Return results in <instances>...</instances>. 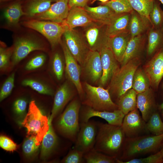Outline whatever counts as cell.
Returning a JSON list of instances; mask_svg holds the SVG:
<instances>
[{"label":"cell","instance_id":"cell-6","mask_svg":"<svg viewBox=\"0 0 163 163\" xmlns=\"http://www.w3.org/2000/svg\"><path fill=\"white\" fill-rule=\"evenodd\" d=\"M84 86L85 94L83 104L100 111H113L118 109L117 104L113 101L108 88L93 86L87 82L84 83Z\"/></svg>","mask_w":163,"mask_h":163},{"label":"cell","instance_id":"cell-18","mask_svg":"<svg viewBox=\"0 0 163 163\" xmlns=\"http://www.w3.org/2000/svg\"><path fill=\"white\" fill-rule=\"evenodd\" d=\"M81 67L92 82L99 81L103 72L99 52L90 50Z\"/></svg>","mask_w":163,"mask_h":163},{"label":"cell","instance_id":"cell-46","mask_svg":"<svg viewBox=\"0 0 163 163\" xmlns=\"http://www.w3.org/2000/svg\"><path fill=\"white\" fill-rule=\"evenodd\" d=\"M0 146L4 150L13 152L17 149V145L12 140L4 136L0 137Z\"/></svg>","mask_w":163,"mask_h":163},{"label":"cell","instance_id":"cell-34","mask_svg":"<svg viewBox=\"0 0 163 163\" xmlns=\"http://www.w3.org/2000/svg\"><path fill=\"white\" fill-rule=\"evenodd\" d=\"M146 122V131L154 135H159L163 133V122L160 115L156 111L152 114Z\"/></svg>","mask_w":163,"mask_h":163},{"label":"cell","instance_id":"cell-47","mask_svg":"<svg viewBox=\"0 0 163 163\" xmlns=\"http://www.w3.org/2000/svg\"><path fill=\"white\" fill-rule=\"evenodd\" d=\"M27 105V101L24 99L20 98L17 100L14 104L15 112L18 115H23L25 111Z\"/></svg>","mask_w":163,"mask_h":163},{"label":"cell","instance_id":"cell-15","mask_svg":"<svg viewBox=\"0 0 163 163\" xmlns=\"http://www.w3.org/2000/svg\"><path fill=\"white\" fill-rule=\"evenodd\" d=\"M146 123L136 108L125 115L121 127L126 137H132L146 131Z\"/></svg>","mask_w":163,"mask_h":163},{"label":"cell","instance_id":"cell-9","mask_svg":"<svg viewBox=\"0 0 163 163\" xmlns=\"http://www.w3.org/2000/svg\"><path fill=\"white\" fill-rule=\"evenodd\" d=\"M63 35L68 49L81 66L90 51L82 36L74 29H69Z\"/></svg>","mask_w":163,"mask_h":163},{"label":"cell","instance_id":"cell-30","mask_svg":"<svg viewBox=\"0 0 163 163\" xmlns=\"http://www.w3.org/2000/svg\"><path fill=\"white\" fill-rule=\"evenodd\" d=\"M150 86L149 80L144 70L137 69L133 76L132 88L138 94L149 88Z\"/></svg>","mask_w":163,"mask_h":163},{"label":"cell","instance_id":"cell-50","mask_svg":"<svg viewBox=\"0 0 163 163\" xmlns=\"http://www.w3.org/2000/svg\"><path fill=\"white\" fill-rule=\"evenodd\" d=\"M97 0L101 2V3H105L109 1V0H94V1H93V2Z\"/></svg>","mask_w":163,"mask_h":163},{"label":"cell","instance_id":"cell-42","mask_svg":"<svg viewBox=\"0 0 163 163\" xmlns=\"http://www.w3.org/2000/svg\"><path fill=\"white\" fill-rule=\"evenodd\" d=\"M84 153L75 148L71 150L62 162L65 163H82L85 161Z\"/></svg>","mask_w":163,"mask_h":163},{"label":"cell","instance_id":"cell-19","mask_svg":"<svg viewBox=\"0 0 163 163\" xmlns=\"http://www.w3.org/2000/svg\"><path fill=\"white\" fill-rule=\"evenodd\" d=\"M69 9L68 0H59L51 5L46 11L35 17L39 20L62 23L66 19Z\"/></svg>","mask_w":163,"mask_h":163},{"label":"cell","instance_id":"cell-33","mask_svg":"<svg viewBox=\"0 0 163 163\" xmlns=\"http://www.w3.org/2000/svg\"><path fill=\"white\" fill-rule=\"evenodd\" d=\"M155 0H128L133 10L147 18L150 21L149 14Z\"/></svg>","mask_w":163,"mask_h":163},{"label":"cell","instance_id":"cell-56","mask_svg":"<svg viewBox=\"0 0 163 163\" xmlns=\"http://www.w3.org/2000/svg\"><path fill=\"white\" fill-rule=\"evenodd\" d=\"M162 87H163V84Z\"/></svg>","mask_w":163,"mask_h":163},{"label":"cell","instance_id":"cell-54","mask_svg":"<svg viewBox=\"0 0 163 163\" xmlns=\"http://www.w3.org/2000/svg\"><path fill=\"white\" fill-rule=\"evenodd\" d=\"M162 110V115L163 116V109Z\"/></svg>","mask_w":163,"mask_h":163},{"label":"cell","instance_id":"cell-53","mask_svg":"<svg viewBox=\"0 0 163 163\" xmlns=\"http://www.w3.org/2000/svg\"><path fill=\"white\" fill-rule=\"evenodd\" d=\"M51 0L52 1H56V2L59 0Z\"/></svg>","mask_w":163,"mask_h":163},{"label":"cell","instance_id":"cell-14","mask_svg":"<svg viewBox=\"0 0 163 163\" xmlns=\"http://www.w3.org/2000/svg\"><path fill=\"white\" fill-rule=\"evenodd\" d=\"M102 68V74L99 80L100 86L106 85L120 68L118 62L109 46H104L99 52Z\"/></svg>","mask_w":163,"mask_h":163},{"label":"cell","instance_id":"cell-24","mask_svg":"<svg viewBox=\"0 0 163 163\" xmlns=\"http://www.w3.org/2000/svg\"><path fill=\"white\" fill-rule=\"evenodd\" d=\"M146 37L145 34L131 37L120 62L121 66L125 65L133 59L139 56L144 46Z\"/></svg>","mask_w":163,"mask_h":163},{"label":"cell","instance_id":"cell-12","mask_svg":"<svg viewBox=\"0 0 163 163\" xmlns=\"http://www.w3.org/2000/svg\"><path fill=\"white\" fill-rule=\"evenodd\" d=\"M150 85L157 89L163 78V46L152 56L143 69Z\"/></svg>","mask_w":163,"mask_h":163},{"label":"cell","instance_id":"cell-49","mask_svg":"<svg viewBox=\"0 0 163 163\" xmlns=\"http://www.w3.org/2000/svg\"><path fill=\"white\" fill-rule=\"evenodd\" d=\"M160 150L161 151L163 158V141H162V143L161 145L160 148Z\"/></svg>","mask_w":163,"mask_h":163},{"label":"cell","instance_id":"cell-5","mask_svg":"<svg viewBox=\"0 0 163 163\" xmlns=\"http://www.w3.org/2000/svg\"><path fill=\"white\" fill-rule=\"evenodd\" d=\"M48 121V118L42 114L35 101L33 100L30 103L28 112L21 124L27 129V137H35L40 144L49 130Z\"/></svg>","mask_w":163,"mask_h":163},{"label":"cell","instance_id":"cell-38","mask_svg":"<svg viewBox=\"0 0 163 163\" xmlns=\"http://www.w3.org/2000/svg\"><path fill=\"white\" fill-rule=\"evenodd\" d=\"M22 85L25 86H28L39 93L49 95H53V92L49 87L39 81L31 79H25L23 80Z\"/></svg>","mask_w":163,"mask_h":163},{"label":"cell","instance_id":"cell-29","mask_svg":"<svg viewBox=\"0 0 163 163\" xmlns=\"http://www.w3.org/2000/svg\"><path fill=\"white\" fill-rule=\"evenodd\" d=\"M49 125V130L42 140L41 157L43 159L46 158L50 155L56 148L58 143L57 136L51 123Z\"/></svg>","mask_w":163,"mask_h":163},{"label":"cell","instance_id":"cell-55","mask_svg":"<svg viewBox=\"0 0 163 163\" xmlns=\"http://www.w3.org/2000/svg\"><path fill=\"white\" fill-rule=\"evenodd\" d=\"M5 0H0V1H5Z\"/></svg>","mask_w":163,"mask_h":163},{"label":"cell","instance_id":"cell-44","mask_svg":"<svg viewBox=\"0 0 163 163\" xmlns=\"http://www.w3.org/2000/svg\"><path fill=\"white\" fill-rule=\"evenodd\" d=\"M14 48H5L1 46L0 48V68L4 69L8 66L9 59L12 55Z\"/></svg>","mask_w":163,"mask_h":163},{"label":"cell","instance_id":"cell-13","mask_svg":"<svg viewBox=\"0 0 163 163\" xmlns=\"http://www.w3.org/2000/svg\"><path fill=\"white\" fill-rule=\"evenodd\" d=\"M80 110L79 121L80 123L86 122L93 117H97L106 121L109 124L121 126L125 115L119 109L113 111H100L90 107Z\"/></svg>","mask_w":163,"mask_h":163},{"label":"cell","instance_id":"cell-51","mask_svg":"<svg viewBox=\"0 0 163 163\" xmlns=\"http://www.w3.org/2000/svg\"><path fill=\"white\" fill-rule=\"evenodd\" d=\"M159 108L161 110L163 109V103L160 106Z\"/></svg>","mask_w":163,"mask_h":163},{"label":"cell","instance_id":"cell-41","mask_svg":"<svg viewBox=\"0 0 163 163\" xmlns=\"http://www.w3.org/2000/svg\"><path fill=\"white\" fill-rule=\"evenodd\" d=\"M52 68L57 79L61 80L63 77L64 68L63 59L59 53H56L54 55L52 61Z\"/></svg>","mask_w":163,"mask_h":163},{"label":"cell","instance_id":"cell-20","mask_svg":"<svg viewBox=\"0 0 163 163\" xmlns=\"http://www.w3.org/2000/svg\"><path fill=\"white\" fill-rule=\"evenodd\" d=\"M83 8L93 21L107 25H109L118 14L108 6L104 5L95 7L87 5Z\"/></svg>","mask_w":163,"mask_h":163},{"label":"cell","instance_id":"cell-32","mask_svg":"<svg viewBox=\"0 0 163 163\" xmlns=\"http://www.w3.org/2000/svg\"><path fill=\"white\" fill-rule=\"evenodd\" d=\"M51 0H33L28 5L26 14L35 17L47 10L51 5Z\"/></svg>","mask_w":163,"mask_h":163},{"label":"cell","instance_id":"cell-39","mask_svg":"<svg viewBox=\"0 0 163 163\" xmlns=\"http://www.w3.org/2000/svg\"><path fill=\"white\" fill-rule=\"evenodd\" d=\"M40 145L37 141L35 137H29L24 141L23 145L24 155L27 157L32 156L37 151Z\"/></svg>","mask_w":163,"mask_h":163},{"label":"cell","instance_id":"cell-17","mask_svg":"<svg viewBox=\"0 0 163 163\" xmlns=\"http://www.w3.org/2000/svg\"><path fill=\"white\" fill-rule=\"evenodd\" d=\"M44 49L42 45L37 41L28 38H19L14 47L11 57L12 64L16 65L32 51Z\"/></svg>","mask_w":163,"mask_h":163},{"label":"cell","instance_id":"cell-45","mask_svg":"<svg viewBox=\"0 0 163 163\" xmlns=\"http://www.w3.org/2000/svg\"><path fill=\"white\" fill-rule=\"evenodd\" d=\"M45 56L43 54L37 55L31 59L26 64L25 69L27 70L36 69L41 66L45 62Z\"/></svg>","mask_w":163,"mask_h":163},{"label":"cell","instance_id":"cell-40","mask_svg":"<svg viewBox=\"0 0 163 163\" xmlns=\"http://www.w3.org/2000/svg\"><path fill=\"white\" fill-rule=\"evenodd\" d=\"M163 158L160 150L144 158H134L121 163H162Z\"/></svg>","mask_w":163,"mask_h":163},{"label":"cell","instance_id":"cell-48","mask_svg":"<svg viewBox=\"0 0 163 163\" xmlns=\"http://www.w3.org/2000/svg\"><path fill=\"white\" fill-rule=\"evenodd\" d=\"M69 9L73 7L83 8L86 5L89 0H68Z\"/></svg>","mask_w":163,"mask_h":163},{"label":"cell","instance_id":"cell-35","mask_svg":"<svg viewBox=\"0 0 163 163\" xmlns=\"http://www.w3.org/2000/svg\"><path fill=\"white\" fill-rule=\"evenodd\" d=\"M25 14L19 3H15L9 6L4 12L5 18L7 22L11 24H17L20 18Z\"/></svg>","mask_w":163,"mask_h":163},{"label":"cell","instance_id":"cell-7","mask_svg":"<svg viewBox=\"0 0 163 163\" xmlns=\"http://www.w3.org/2000/svg\"><path fill=\"white\" fill-rule=\"evenodd\" d=\"M23 24L25 27L41 34L47 39L52 47L61 43L62 36L69 29L64 21L59 23L33 19L24 22Z\"/></svg>","mask_w":163,"mask_h":163},{"label":"cell","instance_id":"cell-1","mask_svg":"<svg viewBox=\"0 0 163 163\" xmlns=\"http://www.w3.org/2000/svg\"><path fill=\"white\" fill-rule=\"evenodd\" d=\"M126 138L121 126L97 123L94 148L101 153L119 159Z\"/></svg>","mask_w":163,"mask_h":163},{"label":"cell","instance_id":"cell-2","mask_svg":"<svg viewBox=\"0 0 163 163\" xmlns=\"http://www.w3.org/2000/svg\"><path fill=\"white\" fill-rule=\"evenodd\" d=\"M163 141V133L159 135L139 136L126 137L122 154L117 163H121L139 156L155 153L160 149Z\"/></svg>","mask_w":163,"mask_h":163},{"label":"cell","instance_id":"cell-37","mask_svg":"<svg viewBox=\"0 0 163 163\" xmlns=\"http://www.w3.org/2000/svg\"><path fill=\"white\" fill-rule=\"evenodd\" d=\"M149 18L152 27L158 28L163 26V10L160 4L155 0L149 14Z\"/></svg>","mask_w":163,"mask_h":163},{"label":"cell","instance_id":"cell-21","mask_svg":"<svg viewBox=\"0 0 163 163\" xmlns=\"http://www.w3.org/2000/svg\"><path fill=\"white\" fill-rule=\"evenodd\" d=\"M137 107L140 111L143 119L147 122L152 114L155 111V104L152 91L149 88L137 94Z\"/></svg>","mask_w":163,"mask_h":163},{"label":"cell","instance_id":"cell-22","mask_svg":"<svg viewBox=\"0 0 163 163\" xmlns=\"http://www.w3.org/2000/svg\"><path fill=\"white\" fill-rule=\"evenodd\" d=\"M93 21L84 8L79 7H73L70 8L64 21L69 29H74L78 27H85Z\"/></svg>","mask_w":163,"mask_h":163},{"label":"cell","instance_id":"cell-10","mask_svg":"<svg viewBox=\"0 0 163 163\" xmlns=\"http://www.w3.org/2000/svg\"><path fill=\"white\" fill-rule=\"evenodd\" d=\"M61 43L64 56L66 77L74 85L80 98L83 100L85 93L80 81L81 66L71 54L65 42Z\"/></svg>","mask_w":163,"mask_h":163},{"label":"cell","instance_id":"cell-27","mask_svg":"<svg viewBox=\"0 0 163 163\" xmlns=\"http://www.w3.org/2000/svg\"><path fill=\"white\" fill-rule=\"evenodd\" d=\"M147 55L153 56L163 46V26L158 28L151 27L147 32Z\"/></svg>","mask_w":163,"mask_h":163},{"label":"cell","instance_id":"cell-4","mask_svg":"<svg viewBox=\"0 0 163 163\" xmlns=\"http://www.w3.org/2000/svg\"><path fill=\"white\" fill-rule=\"evenodd\" d=\"M81 103L75 98L67 106L58 118L56 126L63 136L75 142L79 130V112Z\"/></svg>","mask_w":163,"mask_h":163},{"label":"cell","instance_id":"cell-23","mask_svg":"<svg viewBox=\"0 0 163 163\" xmlns=\"http://www.w3.org/2000/svg\"><path fill=\"white\" fill-rule=\"evenodd\" d=\"M131 38L129 31L109 37L108 46L118 62H121Z\"/></svg>","mask_w":163,"mask_h":163},{"label":"cell","instance_id":"cell-26","mask_svg":"<svg viewBox=\"0 0 163 163\" xmlns=\"http://www.w3.org/2000/svg\"><path fill=\"white\" fill-rule=\"evenodd\" d=\"M150 21L133 10L131 13L129 31L131 37L145 34L152 27Z\"/></svg>","mask_w":163,"mask_h":163},{"label":"cell","instance_id":"cell-16","mask_svg":"<svg viewBox=\"0 0 163 163\" xmlns=\"http://www.w3.org/2000/svg\"><path fill=\"white\" fill-rule=\"evenodd\" d=\"M75 93L69 84L66 81L58 88L55 95L51 113L48 118L49 124L63 110L66 104L73 97Z\"/></svg>","mask_w":163,"mask_h":163},{"label":"cell","instance_id":"cell-3","mask_svg":"<svg viewBox=\"0 0 163 163\" xmlns=\"http://www.w3.org/2000/svg\"><path fill=\"white\" fill-rule=\"evenodd\" d=\"M141 62L139 56L135 57L121 66L113 75L108 89L117 99L132 88L134 74Z\"/></svg>","mask_w":163,"mask_h":163},{"label":"cell","instance_id":"cell-31","mask_svg":"<svg viewBox=\"0 0 163 163\" xmlns=\"http://www.w3.org/2000/svg\"><path fill=\"white\" fill-rule=\"evenodd\" d=\"M84 157L87 163H117V158L97 151L94 148L85 153Z\"/></svg>","mask_w":163,"mask_h":163},{"label":"cell","instance_id":"cell-11","mask_svg":"<svg viewBox=\"0 0 163 163\" xmlns=\"http://www.w3.org/2000/svg\"><path fill=\"white\" fill-rule=\"evenodd\" d=\"M80 128L75 142V148L84 154L94 147L97 129V123L93 121L80 123Z\"/></svg>","mask_w":163,"mask_h":163},{"label":"cell","instance_id":"cell-36","mask_svg":"<svg viewBox=\"0 0 163 163\" xmlns=\"http://www.w3.org/2000/svg\"><path fill=\"white\" fill-rule=\"evenodd\" d=\"M101 3L108 6L117 14L131 13L133 10L128 0H110Z\"/></svg>","mask_w":163,"mask_h":163},{"label":"cell","instance_id":"cell-28","mask_svg":"<svg viewBox=\"0 0 163 163\" xmlns=\"http://www.w3.org/2000/svg\"><path fill=\"white\" fill-rule=\"evenodd\" d=\"M137 94L132 88L127 91L117 99L118 109L125 115L137 108Z\"/></svg>","mask_w":163,"mask_h":163},{"label":"cell","instance_id":"cell-43","mask_svg":"<svg viewBox=\"0 0 163 163\" xmlns=\"http://www.w3.org/2000/svg\"><path fill=\"white\" fill-rule=\"evenodd\" d=\"M15 74L12 73L3 85L0 92V101H2L11 93L14 85Z\"/></svg>","mask_w":163,"mask_h":163},{"label":"cell","instance_id":"cell-25","mask_svg":"<svg viewBox=\"0 0 163 163\" xmlns=\"http://www.w3.org/2000/svg\"><path fill=\"white\" fill-rule=\"evenodd\" d=\"M131 14V13L118 14L107 25V33L109 37L129 31Z\"/></svg>","mask_w":163,"mask_h":163},{"label":"cell","instance_id":"cell-8","mask_svg":"<svg viewBox=\"0 0 163 163\" xmlns=\"http://www.w3.org/2000/svg\"><path fill=\"white\" fill-rule=\"evenodd\" d=\"M107 25L93 21L84 27L82 36L90 50L99 52L102 48L108 45L109 37L107 33Z\"/></svg>","mask_w":163,"mask_h":163},{"label":"cell","instance_id":"cell-52","mask_svg":"<svg viewBox=\"0 0 163 163\" xmlns=\"http://www.w3.org/2000/svg\"><path fill=\"white\" fill-rule=\"evenodd\" d=\"M159 0L162 4L163 5V0Z\"/></svg>","mask_w":163,"mask_h":163}]
</instances>
